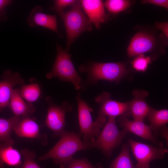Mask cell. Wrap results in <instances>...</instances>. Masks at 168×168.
<instances>
[{
  "label": "cell",
  "instance_id": "obj_1",
  "mask_svg": "<svg viewBox=\"0 0 168 168\" xmlns=\"http://www.w3.org/2000/svg\"><path fill=\"white\" fill-rule=\"evenodd\" d=\"M81 135L64 131L60 135L59 141L48 152L40 156L39 160L51 159L60 168H66L75 153L89 148L81 139Z\"/></svg>",
  "mask_w": 168,
  "mask_h": 168
},
{
  "label": "cell",
  "instance_id": "obj_2",
  "mask_svg": "<svg viewBox=\"0 0 168 168\" xmlns=\"http://www.w3.org/2000/svg\"><path fill=\"white\" fill-rule=\"evenodd\" d=\"M80 72L87 75L86 85L95 84L100 80L117 82L125 76L128 70L121 62L100 63L89 62L79 67Z\"/></svg>",
  "mask_w": 168,
  "mask_h": 168
},
{
  "label": "cell",
  "instance_id": "obj_3",
  "mask_svg": "<svg viewBox=\"0 0 168 168\" xmlns=\"http://www.w3.org/2000/svg\"><path fill=\"white\" fill-rule=\"evenodd\" d=\"M57 54L51 70L47 73L48 79L57 77L62 81L72 83L77 90H84V82L76 70L71 59V56L67 49L56 44Z\"/></svg>",
  "mask_w": 168,
  "mask_h": 168
},
{
  "label": "cell",
  "instance_id": "obj_4",
  "mask_svg": "<svg viewBox=\"0 0 168 168\" xmlns=\"http://www.w3.org/2000/svg\"><path fill=\"white\" fill-rule=\"evenodd\" d=\"M59 15L63 21L65 28L66 49L69 50L72 44L82 33L92 30V24L82 11L80 1L76 0L69 11Z\"/></svg>",
  "mask_w": 168,
  "mask_h": 168
},
{
  "label": "cell",
  "instance_id": "obj_5",
  "mask_svg": "<svg viewBox=\"0 0 168 168\" xmlns=\"http://www.w3.org/2000/svg\"><path fill=\"white\" fill-rule=\"evenodd\" d=\"M128 133L125 129L121 131L119 129L115 118L108 117L107 123L97 138L95 139L88 145V147L98 148L105 156L109 158Z\"/></svg>",
  "mask_w": 168,
  "mask_h": 168
},
{
  "label": "cell",
  "instance_id": "obj_6",
  "mask_svg": "<svg viewBox=\"0 0 168 168\" xmlns=\"http://www.w3.org/2000/svg\"><path fill=\"white\" fill-rule=\"evenodd\" d=\"M76 99L81 134L83 136L84 142L88 146L95 139V137H98L100 134L101 129L106 121V118L98 116L93 122L91 114L92 109L81 98L80 92L78 93Z\"/></svg>",
  "mask_w": 168,
  "mask_h": 168
},
{
  "label": "cell",
  "instance_id": "obj_7",
  "mask_svg": "<svg viewBox=\"0 0 168 168\" xmlns=\"http://www.w3.org/2000/svg\"><path fill=\"white\" fill-rule=\"evenodd\" d=\"M45 100L48 106L45 125L52 131L54 137H60L65 131L66 114L72 111V107L67 101H64L61 105H58L51 96L46 97Z\"/></svg>",
  "mask_w": 168,
  "mask_h": 168
},
{
  "label": "cell",
  "instance_id": "obj_8",
  "mask_svg": "<svg viewBox=\"0 0 168 168\" xmlns=\"http://www.w3.org/2000/svg\"><path fill=\"white\" fill-rule=\"evenodd\" d=\"M130 146L137 161L136 168H150V163L153 160L162 159L168 152V150L163 147H156L129 139Z\"/></svg>",
  "mask_w": 168,
  "mask_h": 168
},
{
  "label": "cell",
  "instance_id": "obj_9",
  "mask_svg": "<svg viewBox=\"0 0 168 168\" xmlns=\"http://www.w3.org/2000/svg\"><path fill=\"white\" fill-rule=\"evenodd\" d=\"M95 101L100 104L98 116L116 118L123 115L128 117L131 114L128 103L111 99L109 92H103L95 98Z\"/></svg>",
  "mask_w": 168,
  "mask_h": 168
},
{
  "label": "cell",
  "instance_id": "obj_10",
  "mask_svg": "<svg viewBox=\"0 0 168 168\" xmlns=\"http://www.w3.org/2000/svg\"><path fill=\"white\" fill-rule=\"evenodd\" d=\"M0 81V113L9 106L14 87L16 86L25 85V80L20 74L13 72L8 69L4 72Z\"/></svg>",
  "mask_w": 168,
  "mask_h": 168
},
{
  "label": "cell",
  "instance_id": "obj_11",
  "mask_svg": "<svg viewBox=\"0 0 168 168\" xmlns=\"http://www.w3.org/2000/svg\"><path fill=\"white\" fill-rule=\"evenodd\" d=\"M13 131L18 137L37 140L43 145L48 143L47 135L40 133L36 118L31 115L21 117Z\"/></svg>",
  "mask_w": 168,
  "mask_h": 168
},
{
  "label": "cell",
  "instance_id": "obj_12",
  "mask_svg": "<svg viewBox=\"0 0 168 168\" xmlns=\"http://www.w3.org/2000/svg\"><path fill=\"white\" fill-rule=\"evenodd\" d=\"M156 44L153 35L146 32H139L132 38L127 49V55L132 57L152 52L156 48Z\"/></svg>",
  "mask_w": 168,
  "mask_h": 168
},
{
  "label": "cell",
  "instance_id": "obj_13",
  "mask_svg": "<svg viewBox=\"0 0 168 168\" xmlns=\"http://www.w3.org/2000/svg\"><path fill=\"white\" fill-rule=\"evenodd\" d=\"M128 117L126 115H123L119 117L118 122L121 127L129 133H132L144 139L151 141L160 147H163V143L159 141L155 137L149 125L145 124L144 121L130 120Z\"/></svg>",
  "mask_w": 168,
  "mask_h": 168
},
{
  "label": "cell",
  "instance_id": "obj_14",
  "mask_svg": "<svg viewBox=\"0 0 168 168\" xmlns=\"http://www.w3.org/2000/svg\"><path fill=\"white\" fill-rule=\"evenodd\" d=\"M80 2L89 22L94 24L96 28L99 29L101 24L108 20L109 16L105 12L102 1L82 0Z\"/></svg>",
  "mask_w": 168,
  "mask_h": 168
},
{
  "label": "cell",
  "instance_id": "obj_15",
  "mask_svg": "<svg viewBox=\"0 0 168 168\" xmlns=\"http://www.w3.org/2000/svg\"><path fill=\"white\" fill-rule=\"evenodd\" d=\"M42 11V7L39 6L35 7L32 10L27 19L29 26L31 27L40 26L47 28L56 33L59 37H62L58 30L56 15L46 14Z\"/></svg>",
  "mask_w": 168,
  "mask_h": 168
},
{
  "label": "cell",
  "instance_id": "obj_16",
  "mask_svg": "<svg viewBox=\"0 0 168 168\" xmlns=\"http://www.w3.org/2000/svg\"><path fill=\"white\" fill-rule=\"evenodd\" d=\"M133 98L128 102L133 120L144 121L151 108L146 102L145 98L149 92L143 90L137 89L133 91Z\"/></svg>",
  "mask_w": 168,
  "mask_h": 168
},
{
  "label": "cell",
  "instance_id": "obj_17",
  "mask_svg": "<svg viewBox=\"0 0 168 168\" xmlns=\"http://www.w3.org/2000/svg\"><path fill=\"white\" fill-rule=\"evenodd\" d=\"M8 107L14 116L21 117L31 115L36 110L35 107L32 103L25 101L21 96L18 88L13 89Z\"/></svg>",
  "mask_w": 168,
  "mask_h": 168
},
{
  "label": "cell",
  "instance_id": "obj_18",
  "mask_svg": "<svg viewBox=\"0 0 168 168\" xmlns=\"http://www.w3.org/2000/svg\"><path fill=\"white\" fill-rule=\"evenodd\" d=\"M12 146L0 143V168H4L5 165L18 167L21 164V152Z\"/></svg>",
  "mask_w": 168,
  "mask_h": 168
},
{
  "label": "cell",
  "instance_id": "obj_19",
  "mask_svg": "<svg viewBox=\"0 0 168 168\" xmlns=\"http://www.w3.org/2000/svg\"><path fill=\"white\" fill-rule=\"evenodd\" d=\"M147 117L150 123L148 125L151 130L158 135L160 129L168 123V110H157L151 107Z\"/></svg>",
  "mask_w": 168,
  "mask_h": 168
},
{
  "label": "cell",
  "instance_id": "obj_20",
  "mask_svg": "<svg viewBox=\"0 0 168 168\" xmlns=\"http://www.w3.org/2000/svg\"><path fill=\"white\" fill-rule=\"evenodd\" d=\"M21 119V117L14 115L8 119L0 118V143L12 146L15 144L11 134Z\"/></svg>",
  "mask_w": 168,
  "mask_h": 168
},
{
  "label": "cell",
  "instance_id": "obj_21",
  "mask_svg": "<svg viewBox=\"0 0 168 168\" xmlns=\"http://www.w3.org/2000/svg\"><path fill=\"white\" fill-rule=\"evenodd\" d=\"M129 149L128 143L123 144L121 152L111 162L110 168H136L131 160Z\"/></svg>",
  "mask_w": 168,
  "mask_h": 168
},
{
  "label": "cell",
  "instance_id": "obj_22",
  "mask_svg": "<svg viewBox=\"0 0 168 168\" xmlns=\"http://www.w3.org/2000/svg\"><path fill=\"white\" fill-rule=\"evenodd\" d=\"M19 91L22 98L26 102L31 103L37 101L41 94L40 86L35 82L22 86Z\"/></svg>",
  "mask_w": 168,
  "mask_h": 168
},
{
  "label": "cell",
  "instance_id": "obj_23",
  "mask_svg": "<svg viewBox=\"0 0 168 168\" xmlns=\"http://www.w3.org/2000/svg\"><path fill=\"white\" fill-rule=\"evenodd\" d=\"M132 3V1L128 0H107L104 5L110 13L116 14L128 9Z\"/></svg>",
  "mask_w": 168,
  "mask_h": 168
},
{
  "label": "cell",
  "instance_id": "obj_24",
  "mask_svg": "<svg viewBox=\"0 0 168 168\" xmlns=\"http://www.w3.org/2000/svg\"><path fill=\"white\" fill-rule=\"evenodd\" d=\"M152 61V58L144 54H140L135 57L132 61L133 68L136 71L144 72L147 70L149 65Z\"/></svg>",
  "mask_w": 168,
  "mask_h": 168
},
{
  "label": "cell",
  "instance_id": "obj_25",
  "mask_svg": "<svg viewBox=\"0 0 168 168\" xmlns=\"http://www.w3.org/2000/svg\"><path fill=\"white\" fill-rule=\"evenodd\" d=\"M20 152L24 159L20 168H41L35 161L36 155L34 151L25 148L21 149Z\"/></svg>",
  "mask_w": 168,
  "mask_h": 168
},
{
  "label": "cell",
  "instance_id": "obj_26",
  "mask_svg": "<svg viewBox=\"0 0 168 168\" xmlns=\"http://www.w3.org/2000/svg\"><path fill=\"white\" fill-rule=\"evenodd\" d=\"M75 0H55L54 1V5L49 9L55 10L59 15L63 13L67 7L72 6L76 2Z\"/></svg>",
  "mask_w": 168,
  "mask_h": 168
},
{
  "label": "cell",
  "instance_id": "obj_27",
  "mask_svg": "<svg viewBox=\"0 0 168 168\" xmlns=\"http://www.w3.org/2000/svg\"><path fill=\"white\" fill-rule=\"evenodd\" d=\"M66 168H97L92 165L86 158L73 159L68 165Z\"/></svg>",
  "mask_w": 168,
  "mask_h": 168
},
{
  "label": "cell",
  "instance_id": "obj_28",
  "mask_svg": "<svg viewBox=\"0 0 168 168\" xmlns=\"http://www.w3.org/2000/svg\"><path fill=\"white\" fill-rule=\"evenodd\" d=\"M12 2V1L10 0H0V21L7 20L6 7L11 4Z\"/></svg>",
  "mask_w": 168,
  "mask_h": 168
},
{
  "label": "cell",
  "instance_id": "obj_29",
  "mask_svg": "<svg viewBox=\"0 0 168 168\" xmlns=\"http://www.w3.org/2000/svg\"><path fill=\"white\" fill-rule=\"evenodd\" d=\"M143 4H150L168 9L167 0H143L141 1Z\"/></svg>",
  "mask_w": 168,
  "mask_h": 168
},
{
  "label": "cell",
  "instance_id": "obj_30",
  "mask_svg": "<svg viewBox=\"0 0 168 168\" xmlns=\"http://www.w3.org/2000/svg\"><path fill=\"white\" fill-rule=\"evenodd\" d=\"M156 26L157 29L161 30L163 33L165 35L168 37V22H156Z\"/></svg>",
  "mask_w": 168,
  "mask_h": 168
},
{
  "label": "cell",
  "instance_id": "obj_31",
  "mask_svg": "<svg viewBox=\"0 0 168 168\" xmlns=\"http://www.w3.org/2000/svg\"><path fill=\"white\" fill-rule=\"evenodd\" d=\"M159 134L165 138L168 142V129L166 125L162 128L160 131Z\"/></svg>",
  "mask_w": 168,
  "mask_h": 168
}]
</instances>
